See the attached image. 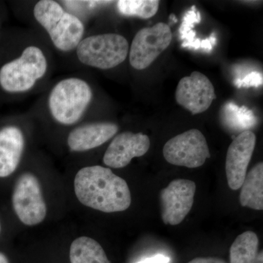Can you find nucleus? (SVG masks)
Returning a JSON list of instances; mask_svg holds the SVG:
<instances>
[{"label":"nucleus","instance_id":"nucleus-15","mask_svg":"<svg viewBox=\"0 0 263 263\" xmlns=\"http://www.w3.org/2000/svg\"><path fill=\"white\" fill-rule=\"evenodd\" d=\"M240 205L254 210L263 209V163L259 162L247 173L241 186Z\"/></svg>","mask_w":263,"mask_h":263},{"label":"nucleus","instance_id":"nucleus-8","mask_svg":"<svg viewBox=\"0 0 263 263\" xmlns=\"http://www.w3.org/2000/svg\"><path fill=\"white\" fill-rule=\"evenodd\" d=\"M172 41V32L167 24L160 22L138 31L129 50V63L142 70L149 67Z\"/></svg>","mask_w":263,"mask_h":263},{"label":"nucleus","instance_id":"nucleus-1","mask_svg":"<svg viewBox=\"0 0 263 263\" xmlns=\"http://www.w3.org/2000/svg\"><path fill=\"white\" fill-rule=\"evenodd\" d=\"M74 188L83 205L100 212H124L131 205L130 190L125 180L103 166L81 169L76 174Z\"/></svg>","mask_w":263,"mask_h":263},{"label":"nucleus","instance_id":"nucleus-12","mask_svg":"<svg viewBox=\"0 0 263 263\" xmlns=\"http://www.w3.org/2000/svg\"><path fill=\"white\" fill-rule=\"evenodd\" d=\"M150 148V139L143 133L124 132L114 138L103 157L108 167L122 168L130 163L135 157L146 155Z\"/></svg>","mask_w":263,"mask_h":263},{"label":"nucleus","instance_id":"nucleus-5","mask_svg":"<svg viewBox=\"0 0 263 263\" xmlns=\"http://www.w3.org/2000/svg\"><path fill=\"white\" fill-rule=\"evenodd\" d=\"M129 53L125 37L115 33L96 34L83 38L76 48L81 63L101 70L114 68L122 64Z\"/></svg>","mask_w":263,"mask_h":263},{"label":"nucleus","instance_id":"nucleus-16","mask_svg":"<svg viewBox=\"0 0 263 263\" xmlns=\"http://www.w3.org/2000/svg\"><path fill=\"white\" fill-rule=\"evenodd\" d=\"M70 263H110L101 245L89 237L76 238L71 243Z\"/></svg>","mask_w":263,"mask_h":263},{"label":"nucleus","instance_id":"nucleus-10","mask_svg":"<svg viewBox=\"0 0 263 263\" xmlns=\"http://www.w3.org/2000/svg\"><path fill=\"white\" fill-rule=\"evenodd\" d=\"M216 98L212 83L197 71L181 79L176 88V102L193 114L205 112Z\"/></svg>","mask_w":263,"mask_h":263},{"label":"nucleus","instance_id":"nucleus-19","mask_svg":"<svg viewBox=\"0 0 263 263\" xmlns=\"http://www.w3.org/2000/svg\"><path fill=\"white\" fill-rule=\"evenodd\" d=\"M160 6L157 0H120L117 2V9L126 16L149 18L156 15Z\"/></svg>","mask_w":263,"mask_h":263},{"label":"nucleus","instance_id":"nucleus-26","mask_svg":"<svg viewBox=\"0 0 263 263\" xmlns=\"http://www.w3.org/2000/svg\"><path fill=\"white\" fill-rule=\"evenodd\" d=\"M2 230H3V226H2L1 220H0V236L2 235Z\"/></svg>","mask_w":263,"mask_h":263},{"label":"nucleus","instance_id":"nucleus-25","mask_svg":"<svg viewBox=\"0 0 263 263\" xmlns=\"http://www.w3.org/2000/svg\"><path fill=\"white\" fill-rule=\"evenodd\" d=\"M256 263H263V252L261 251L257 254V259H256Z\"/></svg>","mask_w":263,"mask_h":263},{"label":"nucleus","instance_id":"nucleus-17","mask_svg":"<svg viewBox=\"0 0 263 263\" xmlns=\"http://www.w3.org/2000/svg\"><path fill=\"white\" fill-rule=\"evenodd\" d=\"M259 238L252 231L238 235L230 249V263H256Z\"/></svg>","mask_w":263,"mask_h":263},{"label":"nucleus","instance_id":"nucleus-13","mask_svg":"<svg viewBox=\"0 0 263 263\" xmlns=\"http://www.w3.org/2000/svg\"><path fill=\"white\" fill-rule=\"evenodd\" d=\"M119 130V127L111 122H95L84 124L70 132L67 145L72 152H86L98 148L106 143Z\"/></svg>","mask_w":263,"mask_h":263},{"label":"nucleus","instance_id":"nucleus-23","mask_svg":"<svg viewBox=\"0 0 263 263\" xmlns=\"http://www.w3.org/2000/svg\"><path fill=\"white\" fill-rule=\"evenodd\" d=\"M188 263H227L224 259L218 257H197Z\"/></svg>","mask_w":263,"mask_h":263},{"label":"nucleus","instance_id":"nucleus-11","mask_svg":"<svg viewBox=\"0 0 263 263\" xmlns=\"http://www.w3.org/2000/svg\"><path fill=\"white\" fill-rule=\"evenodd\" d=\"M255 144V135L248 130L240 133L230 145L227 152L226 171L231 190H238L241 187Z\"/></svg>","mask_w":263,"mask_h":263},{"label":"nucleus","instance_id":"nucleus-3","mask_svg":"<svg viewBox=\"0 0 263 263\" xmlns=\"http://www.w3.org/2000/svg\"><path fill=\"white\" fill-rule=\"evenodd\" d=\"M92 90L86 81L69 78L57 83L48 97V108L51 117L63 125L79 122L87 110Z\"/></svg>","mask_w":263,"mask_h":263},{"label":"nucleus","instance_id":"nucleus-22","mask_svg":"<svg viewBox=\"0 0 263 263\" xmlns=\"http://www.w3.org/2000/svg\"><path fill=\"white\" fill-rule=\"evenodd\" d=\"M170 261H171V259L168 257H166L162 254H157V255L143 259L137 263H169Z\"/></svg>","mask_w":263,"mask_h":263},{"label":"nucleus","instance_id":"nucleus-2","mask_svg":"<svg viewBox=\"0 0 263 263\" xmlns=\"http://www.w3.org/2000/svg\"><path fill=\"white\" fill-rule=\"evenodd\" d=\"M33 13L36 21L48 32L55 47L60 51H72L84 37L83 22L76 15L66 12L57 2H37Z\"/></svg>","mask_w":263,"mask_h":263},{"label":"nucleus","instance_id":"nucleus-20","mask_svg":"<svg viewBox=\"0 0 263 263\" xmlns=\"http://www.w3.org/2000/svg\"><path fill=\"white\" fill-rule=\"evenodd\" d=\"M201 18H200V12L195 9V7L193 6L191 10L186 12V14L183 17L182 24L179 29L180 37L182 38L193 28L195 24L200 23Z\"/></svg>","mask_w":263,"mask_h":263},{"label":"nucleus","instance_id":"nucleus-18","mask_svg":"<svg viewBox=\"0 0 263 263\" xmlns=\"http://www.w3.org/2000/svg\"><path fill=\"white\" fill-rule=\"evenodd\" d=\"M222 119L227 127L231 130L240 131L241 133L253 128L257 121L252 110L245 106L239 108L233 103H228L224 105Z\"/></svg>","mask_w":263,"mask_h":263},{"label":"nucleus","instance_id":"nucleus-21","mask_svg":"<svg viewBox=\"0 0 263 263\" xmlns=\"http://www.w3.org/2000/svg\"><path fill=\"white\" fill-rule=\"evenodd\" d=\"M262 84V76L259 72H252L246 76L243 79H236L235 81V86L238 87H251L258 86Z\"/></svg>","mask_w":263,"mask_h":263},{"label":"nucleus","instance_id":"nucleus-24","mask_svg":"<svg viewBox=\"0 0 263 263\" xmlns=\"http://www.w3.org/2000/svg\"><path fill=\"white\" fill-rule=\"evenodd\" d=\"M0 263H10L8 256L4 252L0 251Z\"/></svg>","mask_w":263,"mask_h":263},{"label":"nucleus","instance_id":"nucleus-14","mask_svg":"<svg viewBox=\"0 0 263 263\" xmlns=\"http://www.w3.org/2000/svg\"><path fill=\"white\" fill-rule=\"evenodd\" d=\"M25 147L20 128L14 125L0 129V179H7L16 171Z\"/></svg>","mask_w":263,"mask_h":263},{"label":"nucleus","instance_id":"nucleus-4","mask_svg":"<svg viewBox=\"0 0 263 263\" xmlns=\"http://www.w3.org/2000/svg\"><path fill=\"white\" fill-rule=\"evenodd\" d=\"M47 70V59L42 49L36 46H27L20 57L1 67L0 86L7 92H26L44 77Z\"/></svg>","mask_w":263,"mask_h":263},{"label":"nucleus","instance_id":"nucleus-9","mask_svg":"<svg viewBox=\"0 0 263 263\" xmlns=\"http://www.w3.org/2000/svg\"><path fill=\"white\" fill-rule=\"evenodd\" d=\"M196 184L188 179H176L160 192L161 212L165 224L182 222L193 207Z\"/></svg>","mask_w":263,"mask_h":263},{"label":"nucleus","instance_id":"nucleus-6","mask_svg":"<svg viewBox=\"0 0 263 263\" xmlns=\"http://www.w3.org/2000/svg\"><path fill=\"white\" fill-rule=\"evenodd\" d=\"M12 206L19 220L27 226H37L47 214L39 180L34 175L25 173L15 181L12 194Z\"/></svg>","mask_w":263,"mask_h":263},{"label":"nucleus","instance_id":"nucleus-7","mask_svg":"<svg viewBox=\"0 0 263 263\" xmlns=\"http://www.w3.org/2000/svg\"><path fill=\"white\" fill-rule=\"evenodd\" d=\"M163 155L170 164L189 168L200 167L211 157L205 136L196 129L170 139L164 145Z\"/></svg>","mask_w":263,"mask_h":263}]
</instances>
